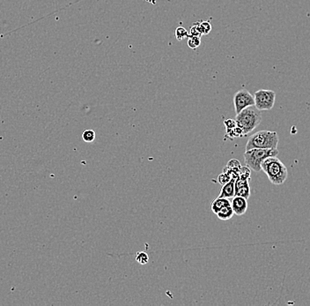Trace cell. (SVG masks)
Here are the masks:
<instances>
[{
  "mask_svg": "<svg viewBox=\"0 0 310 306\" xmlns=\"http://www.w3.org/2000/svg\"><path fill=\"white\" fill-rule=\"evenodd\" d=\"M236 178H232L227 184H223L218 197L232 199L236 196Z\"/></svg>",
  "mask_w": 310,
  "mask_h": 306,
  "instance_id": "9",
  "label": "cell"
},
{
  "mask_svg": "<svg viewBox=\"0 0 310 306\" xmlns=\"http://www.w3.org/2000/svg\"><path fill=\"white\" fill-rule=\"evenodd\" d=\"M232 178H233L232 176L228 172L223 171L222 173L218 177V182L223 185V184H227V182H229Z\"/></svg>",
  "mask_w": 310,
  "mask_h": 306,
  "instance_id": "18",
  "label": "cell"
},
{
  "mask_svg": "<svg viewBox=\"0 0 310 306\" xmlns=\"http://www.w3.org/2000/svg\"><path fill=\"white\" fill-rule=\"evenodd\" d=\"M237 127H240L244 136L254 131L262 121V114L255 106H250L236 114Z\"/></svg>",
  "mask_w": 310,
  "mask_h": 306,
  "instance_id": "2",
  "label": "cell"
},
{
  "mask_svg": "<svg viewBox=\"0 0 310 306\" xmlns=\"http://www.w3.org/2000/svg\"><path fill=\"white\" fill-rule=\"evenodd\" d=\"M217 217L221 221H227V220H230V219L235 215L234 213V210L232 208V205H227L226 207H224L223 209L220 210L218 213L216 214Z\"/></svg>",
  "mask_w": 310,
  "mask_h": 306,
  "instance_id": "11",
  "label": "cell"
},
{
  "mask_svg": "<svg viewBox=\"0 0 310 306\" xmlns=\"http://www.w3.org/2000/svg\"><path fill=\"white\" fill-rule=\"evenodd\" d=\"M201 44V37L200 36H189L188 46L191 50H197Z\"/></svg>",
  "mask_w": 310,
  "mask_h": 306,
  "instance_id": "12",
  "label": "cell"
},
{
  "mask_svg": "<svg viewBox=\"0 0 310 306\" xmlns=\"http://www.w3.org/2000/svg\"><path fill=\"white\" fill-rule=\"evenodd\" d=\"M279 135L276 131H260L250 136L247 141L245 150L252 149H278Z\"/></svg>",
  "mask_w": 310,
  "mask_h": 306,
  "instance_id": "3",
  "label": "cell"
},
{
  "mask_svg": "<svg viewBox=\"0 0 310 306\" xmlns=\"http://www.w3.org/2000/svg\"><path fill=\"white\" fill-rule=\"evenodd\" d=\"M95 131L92 129H87L82 133V139L87 143H91L95 140Z\"/></svg>",
  "mask_w": 310,
  "mask_h": 306,
  "instance_id": "13",
  "label": "cell"
},
{
  "mask_svg": "<svg viewBox=\"0 0 310 306\" xmlns=\"http://www.w3.org/2000/svg\"><path fill=\"white\" fill-rule=\"evenodd\" d=\"M175 38L178 41H182L184 38H188L189 32L185 29V27L184 26H178L176 29H175Z\"/></svg>",
  "mask_w": 310,
  "mask_h": 306,
  "instance_id": "14",
  "label": "cell"
},
{
  "mask_svg": "<svg viewBox=\"0 0 310 306\" xmlns=\"http://www.w3.org/2000/svg\"><path fill=\"white\" fill-rule=\"evenodd\" d=\"M249 181L250 179H243L239 178L236 180V196H240L249 200L250 196Z\"/></svg>",
  "mask_w": 310,
  "mask_h": 306,
  "instance_id": "8",
  "label": "cell"
},
{
  "mask_svg": "<svg viewBox=\"0 0 310 306\" xmlns=\"http://www.w3.org/2000/svg\"><path fill=\"white\" fill-rule=\"evenodd\" d=\"M224 125H225V127H226V130H230V129H233L234 127H236V126H237L236 120H234V119H227V120H225V121H224Z\"/></svg>",
  "mask_w": 310,
  "mask_h": 306,
  "instance_id": "19",
  "label": "cell"
},
{
  "mask_svg": "<svg viewBox=\"0 0 310 306\" xmlns=\"http://www.w3.org/2000/svg\"><path fill=\"white\" fill-rule=\"evenodd\" d=\"M279 154L278 149H252L245 150L244 162L246 166L255 172H260L262 162L270 156H277Z\"/></svg>",
  "mask_w": 310,
  "mask_h": 306,
  "instance_id": "4",
  "label": "cell"
},
{
  "mask_svg": "<svg viewBox=\"0 0 310 306\" xmlns=\"http://www.w3.org/2000/svg\"><path fill=\"white\" fill-rule=\"evenodd\" d=\"M232 208L234 210V213L236 215L240 216L247 212L248 210V200L240 196H235L232 198Z\"/></svg>",
  "mask_w": 310,
  "mask_h": 306,
  "instance_id": "7",
  "label": "cell"
},
{
  "mask_svg": "<svg viewBox=\"0 0 310 306\" xmlns=\"http://www.w3.org/2000/svg\"><path fill=\"white\" fill-rule=\"evenodd\" d=\"M262 170L271 184L280 185L287 178V168L277 156L266 158L261 164Z\"/></svg>",
  "mask_w": 310,
  "mask_h": 306,
  "instance_id": "1",
  "label": "cell"
},
{
  "mask_svg": "<svg viewBox=\"0 0 310 306\" xmlns=\"http://www.w3.org/2000/svg\"><path fill=\"white\" fill-rule=\"evenodd\" d=\"M199 28L201 32L202 35H208L211 30H212V25L209 22H199Z\"/></svg>",
  "mask_w": 310,
  "mask_h": 306,
  "instance_id": "15",
  "label": "cell"
},
{
  "mask_svg": "<svg viewBox=\"0 0 310 306\" xmlns=\"http://www.w3.org/2000/svg\"><path fill=\"white\" fill-rule=\"evenodd\" d=\"M255 107L262 110H271L275 104L276 93L268 89H260L254 94Z\"/></svg>",
  "mask_w": 310,
  "mask_h": 306,
  "instance_id": "5",
  "label": "cell"
},
{
  "mask_svg": "<svg viewBox=\"0 0 310 306\" xmlns=\"http://www.w3.org/2000/svg\"><path fill=\"white\" fill-rule=\"evenodd\" d=\"M230 205H231V202L229 201V199L218 197L217 199H215L214 202H212L211 208H212V211L214 212V214H216L220 210L223 209L224 207Z\"/></svg>",
  "mask_w": 310,
  "mask_h": 306,
  "instance_id": "10",
  "label": "cell"
},
{
  "mask_svg": "<svg viewBox=\"0 0 310 306\" xmlns=\"http://www.w3.org/2000/svg\"><path fill=\"white\" fill-rule=\"evenodd\" d=\"M136 260L140 263V265H145L149 261L148 254L144 252H140L136 255Z\"/></svg>",
  "mask_w": 310,
  "mask_h": 306,
  "instance_id": "17",
  "label": "cell"
},
{
  "mask_svg": "<svg viewBox=\"0 0 310 306\" xmlns=\"http://www.w3.org/2000/svg\"><path fill=\"white\" fill-rule=\"evenodd\" d=\"M189 32V36H200L201 37L202 34L199 28V22L194 23L192 26H191Z\"/></svg>",
  "mask_w": 310,
  "mask_h": 306,
  "instance_id": "16",
  "label": "cell"
},
{
  "mask_svg": "<svg viewBox=\"0 0 310 306\" xmlns=\"http://www.w3.org/2000/svg\"><path fill=\"white\" fill-rule=\"evenodd\" d=\"M234 106L236 114L240 113L241 110L248 107L255 106L253 95H251L247 89H240L236 93L234 97Z\"/></svg>",
  "mask_w": 310,
  "mask_h": 306,
  "instance_id": "6",
  "label": "cell"
}]
</instances>
